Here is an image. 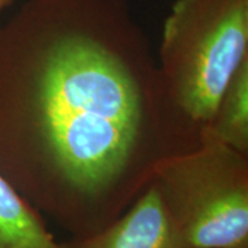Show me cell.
Listing matches in <instances>:
<instances>
[{
  "instance_id": "2",
  "label": "cell",
  "mask_w": 248,
  "mask_h": 248,
  "mask_svg": "<svg viewBox=\"0 0 248 248\" xmlns=\"http://www.w3.org/2000/svg\"><path fill=\"white\" fill-rule=\"evenodd\" d=\"M248 58V0H175L156 57L171 117L189 149L200 143L222 91Z\"/></svg>"
},
{
  "instance_id": "6",
  "label": "cell",
  "mask_w": 248,
  "mask_h": 248,
  "mask_svg": "<svg viewBox=\"0 0 248 248\" xmlns=\"http://www.w3.org/2000/svg\"><path fill=\"white\" fill-rule=\"evenodd\" d=\"M0 248H58L46 219L0 172Z\"/></svg>"
},
{
  "instance_id": "1",
  "label": "cell",
  "mask_w": 248,
  "mask_h": 248,
  "mask_svg": "<svg viewBox=\"0 0 248 248\" xmlns=\"http://www.w3.org/2000/svg\"><path fill=\"white\" fill-rule=\"evenodd\" d=\"M185 151L127 0H25L0 24V172L43 218L99 231Z\"/></svg>"
},
{
  "instance_id": "4",
  "label": "cell",
  "mask_w": 248,
  "mask_h": 248,
  "mask_svg": "<svg viewBox=\"0 0 248 248\" xmlns=\"http://www.w3.org/2000/svg\"><path fill=\"white\" fill-rule=\"evenodd\" d=\"M58 248H190L151 184L122 215L86 236H71Z\"/></svg>"
},
{
  "instance_id": "3",
  "label": "cell",
  "mask_w": 248,
  "mask_h": 248,
  "mask_svg": "<svg viewBox=\"0 0 248 248\" xmlns=\"http://www.w3.org/2000/svg\"><path fill=\"white\" fill-rule=\"evenodd\" d=\"M190 248H248V155L202 141L152 179Z\"/></svg>"
},
{
  "instance_id": "5",
  "label": "cell",
  "mask_w": 248,
  "mask_h": 248,
  "mask_svg": "<svg viewBox=\"0 0 248 248\" xmlns=\"http://www.w3.org/2000/svg\"><path fill=\"white\" fill-rule=\"evenodd\" d=\"M202 141L218 142L248 155V58L222 91Z\"/></svg>"
},
{
  "instance_id": "7",
  "label": "cell",
  "mask_w": 248,
  "mask_h": 248,
  "mask_svg": "<svg viewBox=\"0 0 248 248\" xmlns=\"http://www.w3.org/2000/svg\"><path fill=\"white\" fill-rule=\"evenodd\" d=\"M14 1H16V0H0V16H1V13H3L4 10L9 9Z\"/></svg>"
}]
</instances>
